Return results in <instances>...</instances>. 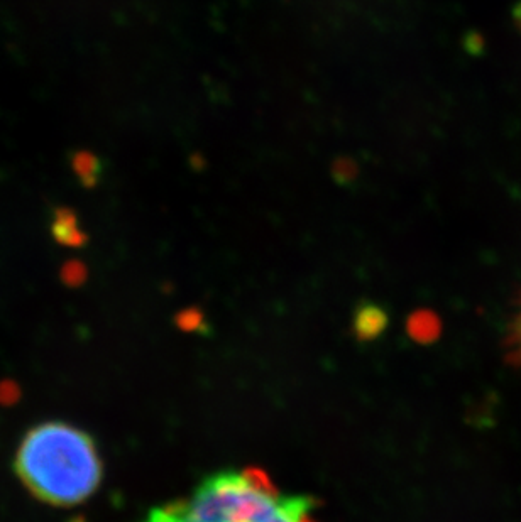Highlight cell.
I'll use <instances>...</instances> for the list:
<instances>
[{"mask_svg": "<svg viewBox=\"0 0 521 522\" xmlns=\"http://www.w3.org/2000/svg\"><path fill=\"white\" fill-rule=\"evenodd\" d=\"M175 325L185 333H207L209 323L207 316L200 308H185L175 316Z\"/></svg>", "mask_w": 521, "mask_h": 522, "instance_id": "obj_8", "label": "cell"}, {"mask_svg": "<svg viewBox=\"0 0 521 522\" xmlns=\"http://www.w3.org/2000/svg\"><path fill=\"white\" fill-rule=\"evenodd\" d=\"M390 316L383 306L373 301H362L354 310L352 318V332L361 343L374 342L388 330Z\"/></svg>", "mask_w": 521, "mask_h": 522, "instance_id": "obj_3", "label": "cell"}, {"mask_svg": "<svg viewBox=\"0 0 521 522\" xmlns=\"http://www.w3.org/2000/svg\"><path fill=\"white\" fill-rule=\"evenodd\" d=\"M242 477L246 480L247 484L251 485L256 492L259 494L271 497V499H278L281 497L280 490L276 487L275 482L271 480L268 472L259 467H247L242 472Z\"/></svg>", "mask_w": 521, "mask_h": 522, "instance_id": "obj_7", "label": "cell"}, {"mask_svg": "<svg viewBox=\"0 0 521 522\" xmlns=\"http://www.w3.org/2000/svg\"><path fill=\"white\" fill-rule=\"evenodd\" d=\"M508 354L510 359L521 367V300L520 308L511 321L510 333H508Z\"/></svg>", "mask_w": 521, "mask_h": 522, "instance_id": "obj_9", "label": "cell"}, {"mask_svg": "<svg viewBox=\"0 0 521 522\" xmlns=\"http://www.w3.org/2000/svg\"><path fill=\"white\" fill-rule=\"evenodd\" d=\"M51 234L56 242L66 247H82L87 242V235L80 229L77 215L70 208H58L53 215Z\"/></svg>", "mask_w": 521, "mask_h": 522, "instance_id": "obj_4", "label": "cell"}, {"mask_svg": "<svg viewBox=\"0 0 521 522\" xmlns=\"http://www.w3.org/2000/svg\"><path fill=\"white\" fill-rule=\"evenodd\" d=\"M315 506L307 495L271 499L242 474L220 472L203 480L192 497L156 507L143 522H298Z\"/></svg>", "mask_w": 521, "mask_h": 522, "instance_id": "obj_2", "label": "cell"}, {"mask_svg": "<svg viewBox=\"0 0 521 522\" xmlns=\"http://www.w3.org/2000/svg\"><path fill=\"white\" fill-rule=\"evenodd\" d=\"M14 470L29 494L55 507L88 501L104 477L94 438L63 421H46L22 436Z\"/></svg>", "mask_w": 521, "mask_h": 522, "instance_id": "obj_1", "label": "cell"}, {"mask_svg": "<svg viewBox=\"0 0 521 522\" xmlns=\"http://www.w3.org/2000/svg\"><path fill=\"white\" fill-rule=\"evenodd\" d=\"M72 166L83 186L94 188L99 183L100 163L94 154L78 151L77 154H73Z\"/></svg>", "mask_w": 521, "mask_h": 522, "instance_id": "obj_6", "label": "cell"}, {"mask_svg": "<svg viewBox=\"0 0 521 522\" xmlns=\"http://www.w3.org/2000/svg\"><path fill=\"white\" fill-rule=\"evenodd\" d=\"M68 274H66V281H70L72 284L82 283L83 279H85V269H83L82 264H78V262H72L70 266L65 269Z\"/></svg>", "mask_w": 521, "mask_h": 522, "instance_id": "obj_10", "label": "cell"}, {"mask_svg": "<svg viewBox=\"0 0 521 522\" xmlns=\"http://www.w3.org/2000/svg\"><path fill=\"white\" fill-rule=\"evenodd\" d=\"M406 332H408V337L420 345H428L440 337L442 323L434 311L418 310L412 313L406 321Z\"/></svg>", "mask_w": 521, "mask_h": 522, "instance_id": "obj_5", "label": "cell"}]
</instances>
